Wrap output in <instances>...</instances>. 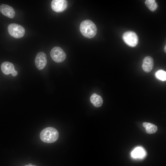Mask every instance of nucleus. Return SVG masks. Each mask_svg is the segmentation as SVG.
Wrapping results in <instances>:
<instances>
[{
	"label": "nucleus",
	"mask_w": 166,
	"mask_h": 166,
	"mask_svg": "<svg viewBox=\"0 0 166 166\" xmlns=\"http://www.w3.org/2000/svg\"><path fill=\"white\" fill-rule=\"evenodd\" d=\"M1 68L2 72L6 75L11 73L13 76L15 77L18 74V72L15 70L14 66L12 63L4 62L1 64Z\"/></svg>",
	"instance_id": "obj_8"
},
{
	"label": "nucleus",
	"mask_w": 166,
	"mask_h": 166,
	"mask_svg": "<svg viewBox=\"0 0 166 166\" xmlns=\"http://www.w3.org/2000/svg\"><path fill=\"white\" fill-rule=\"evenodd\" d=\"M30 164V165H31V164H31V163H30V164Z\"/></svg>",
	"instance_id": "obj_18"
},
{
	"label": "nucleus",
	"mask_w": 166,
	"mask_h": 166,
	"mask_svg": "<svg viewBox=\"0 0 166 166\" xmlns=\"http://www.w3.org/2000/svg\"><path fill=\"white\" fill-rule=\"evenodd\" d=\"M50 55L53 60L57 63L64 61L66 57V54L62 49L58 46L53 48L50 52Z\"/></svg>",
	"instance_id": "obj_4"
},
{
	"label": "nucleus",
	"mask_w": 166,
	"mask_h": 166,
	"mask_svg": "<svg viewBox=\"0 0 166 166\" xmlns=\"http://www.w3.org/2000/svg\"><path fill=\"white\" fill-rule=\"evenodd\" d=\"M40 137L41 140L44 142L52 143L58 139L59 133L55 128L52 127H48L45 128L41 131Z\"/></svg>",
	"instance_id": "obj_2"
},
{
	"label": "nucleus",
	"mask_w": 166,
	"mask_h": 166,
	"mask_svg": "<svg viewBox=\"0 0 166 166\" xmlns=\"http://www.w3.org/2000/svg\"><path fill=\"white\" fill-rule=\"evenodd\" d=\"M47 63V57L45 53L43 52L38 53L35 59V63L37 68L39 70L42 69L45 66Z\"/></svg>",
	"instance_id": "obj_7"
},
{
	"label": "nucleus",
	"mask_w": 166,
	"mask_h": 166,
	"mask_svg": "<svg viewBox=\"0 0 166 166\" xmlns=\"http://www.w3.org/2000/svg\"><path fill=\"white\" fill-rule=\"evenodd\" d=\"M51 7L52 9L56 12H61L67 8L68 3L65 0H53L51 2Z\"/></svg>",
	"instance_id": "obj_6"
},
{
	"label": "nucleus",
	"mask_w": 166,
	"mask_h": 166,
	"mask_svg": "<svg viewBox=\"0 0 166 166\" xmlns=\"http://www.w3.org/2000/svg\"><path fill=\"white\" fill-rule=\"evenodd\" d=\"M166 45H165V47H164V51L165 52H166Z\"/></svg>",
	"instance_id": "obj_17"
},
{
	"label": "nucleus",
	"mask_w": 166,
	"mask_h": 166,
	"mask_svg": "<svg viewBox=\"0 0 166 166\" xmlns=\"http://www.w3.org/2000/svg\"><path fill=\"white\" fill-rule=\"evenodd\" d=\"M145 3L148 8L152 11H155L158 7L157 4L155 0H146Z\"/></svg>",
	"instance_id": "obj_14"
},
{
	"label": "nucleus",
	"mask_w": 166,
	"mask_h": 166,
	"mask_svg": "<svg viewBox=\"0 0 166 166\" xmlns=\"http://www.w3.org/2000/svg\"><path fill=\"white\" fill-rule=\"evenodd\" d=\"M132 156L134 158L142 159L146 155L144 149L141 147L135 148L131 153Z\"/></svg>",
	"instance_id": "obj_12"
},
{
	"label": "nucleus",
	"mask_w": 166,
	"mask_h": 166,
	"mask_svg": "<svg viewBox=\"0 0 166 166\" xmlns=\"http://www.w3.org/2000/svg\"><path fill=\"white\" fill-rule=\"evenodd\" d=\"M154 65L153 60L149 56L145 57L144 59L142 65L143 70L146 73L150 72L152 69Z\"/></svg>",
	"instance_id": "obj_10"
},
{
	"label": "nucleus",
	"mask_w": 166,
	"mask_h": 166,
	"mask_svg": "<svg viewBox=\"0 0 166 166\" xmlns=\"http://www.w3.org/2000/svg\"><path fill=\"white\" fill-rule=\"evenodd\" d=\"M90 101L93 105L96 107L101 106L103 104V100L101 97L96 93H93L90 97Z\"/></svg>",
	"instance_id": "obj_11"
},
{
	"label": "nucleus",
	"mask_w": 166,
	"mask_h": 166,
	"mask_svg": "<svg viewBox=\"0 0 166 166\" xmlns=\"http://www.w3.org/2000/svg\"><path fill=\"white\" fill-rule=\"evenodd\" d=\"M0 12L5 16L10 18H14L15 14L12 7L5 4H2L0 6Z\"/></svg>",
	"instance_id": "obj_9"
},
{
	"label": "nucleus",
	"mask_w": 166,
	"mask_h": 166,
	"mask_svg": "<svg viewBox=\"0 0 166 166\" xmlns=\"http://www.w3.org/2000/svg\"><path fill=\"white\" fill-rule=\"evenodd\" d=\"M9 34L15 38H20L25 33L24 28L22 26L16 23H11L8 26Z\"/></svg>",
	"instance_id": "obj_3"
},
{
	"label": "nucleus",
	"mask_w": 166,
	"mask_h": 166,
	"mask_svg": "<svg viewBox=\"0 0 166 166\" xmlns=\"http://www.w3.org/2000/svg\"><path fill=\"white\" fill-rule=\"evenodd\" d=\"M156 77L162 81L166 80V72L163 70H159L155 74Z\"/></svg>",
	"instance_id": "obj_15"
},
{
	"label": "nucleus",
	"mask_w": 166,
	"mask_h": 166,
	"mask_svg": "<svg viewBox=\"0 0 166 166\" xmlns=\"http://www.w3.org/2000/svg\"><path fill=\"white\" fill-rule=\"evenodd\" d=\"M143 125L145 128L146 132L150 134L154 133L157 131V127L152 123L144 122L143 124Z\"/></svg>",
	"instance_id": "obj_13"
},
{
	"label": "nucleus",
	"mask_w": 166,
	"mask_h": 166,
	"mask_svg": "<svg viewBox=\"0 0 166 166\" xmlns=\"http://www.w3.org/2000/svg\"><path fill=\"white\" fill-rule=\"evenodd\" d=\"M81 33L88 38H93L97 32V26L94 23L90 20L86 19L82 21L80 26Z\"/></svg>",
	"instance_id": "obj_1"
},
{
	"label": "nucleus",
	"mask_w": 166,
	"mask_h": 166,
	"mask_svg": "<svg viewBox=\"0 0 166 166\" xmlns=\"http://www.w3.org/2000/svg\"><path fill=\"white\" fill-rule=\"evenodd\" d=\"M124 41L128 46L134 47L138 44V37L135 32L128 31L125 32L123 35Z\"/></svg>",
	"instance_id": "obj_5"
},
{
	"label": "nucleus",
	"mask_w": 166,
	"mask_h": 166,
	"mask_svg": "<svg viewBox=\"0 0 166 166\" xmlns=\"http://www.w3.org/2000/svg\"><path fill=\"white\" fill-rule=\"evenodd\" d=\"M24 166H37L36 165H30V164H28V165H25Z\"/></svg>",
	"instance_id": "obj_16"
}]
</instances>
